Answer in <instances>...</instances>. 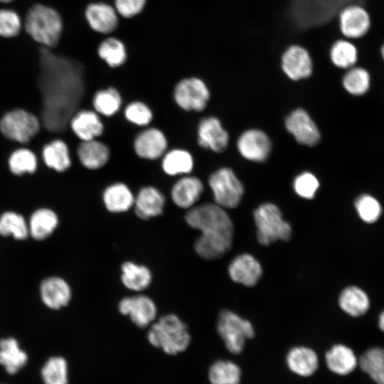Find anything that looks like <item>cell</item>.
Here are the masks:
<instances>
[{
    "label": "cell",
    "mask_w": 384,
    "mask_h": 384,
    "mask_svg": "<svg viewBox=\"0 0 384 384\" xmlns=\"http://www.w3.org/2000/svg\"><path fill=\"white\" fill-rule=\"evenodd\" d=\"M186 223L201 232L194 242L198 256L213 260L223 256L232 246L233 224L223 208L216 203L194 206L185 214Z\"/></svg>",
    "instance_id": "6da1fadb"
},
{
    "label": "cell",
    "mask_w": 384,
    "mask_h": 384,
    "mask_svg": "<svg viewBox=\"0 0 384 384\" xmlns=\"http://www.w3.org/2000/svg\"><path fill=\"white\" fill-rule=\"evenodd\" d=\"M366 0H294L289 16L296 26L310 28L331 21L346 6L363 5Z\"/></svg>",
    "instance_id": "7a4b0ae2"
},
{
    "label": "cell",
    "mask_w": 384,
    "mask_h": 384,
    "mask_svg": "<svg viewBox=\"0 0 384 384\" xmlns=\"http://www.w3.org/2000/svg\"><path fill=\"white\" fill-rule=\"evenodd\" d=\"M23 27L33 41L43 47L51 49L60 41L63 30V21L56 9L42 4H36L28 11Z\"/></svg>",
    "instance_id": "3957f363"
},
{
    "label": "cell",
    "mask_w": 384,
    "mask_h": 384,
    "mask_svg": "<svg viewBox=\"0 0 384 384\" xmlns=\"http://www.w3.org/2000/svg\"><path fill=\"white\" fill-rule=\"evenodd\" d=\"M147 338L152 346L169 355L184 351L191 341L186 324L174 314L162 316L152 324Z\"/></svg>",
    "instance_id": "277c9868"
},
{
    "label": "cell",
    "mask_w": 384,
    "mask_h": 384,
    "mask_svg": "<svg viewBox=\"0 0 384 384\" xmlns=\"http://www.w3.org/2000/svg\"><path fill=\"white\" fill-rule=\"evenodd\" d=\"M260 244L269 245L278 240L287 241L292 235V227L285 221L279 208L270 203L261 204L253 213Z\"/></svg>",
    "instance_id": "5b68a950"
},
{
    "label": "cell",
    "mask_w": 384,
    "mask_h": 384,
    "mask_svg": "<svg viewBox=\"0 0 384 384\" xmlns=\"http://www.w3.org/2000/svg\"><path fill=\"white\" fill-rule=\"evenodd\" d=\"M38 117L23 108L16 107L0 117V133L6 139L21 144L30 142L39 132Z\"/></svg>",
    "instance_id": "8992f818"
},
{
    "label": "cell",
    "mask_w": 384,
    "mask_h": 384,
    "mask_svg": "<svg viewBox=\"0 0 384 384\" xmlns=\"http://www.w3.org/2000/svg\"><path fill=\"white\" fill-rule=\"evenodd\" d=\"M217 329L226 348L233 354L240 353L247 339L255 336L252 324L230 310H223L218 317Z\"/></svg>",
    "instance_id": "52a82bcc"
},
{
    "label": "cell",
    "mask_w": 384,
    "mask_h": 384,
    "mask_svg": "<svg viewBox=\"0 0 384 384\" xmlns=\"http://www.w3.org/2000/svg\"><path fill=\"white\" fill-rule=\"evenodd\" d=\"M215 203L223 208L237 207L243 196L244 187L229 168H221L213 173L208 179Z\"/></svg>",
    "instance_id": "ba28073f"
},
{
    "label": "cell",
    "mask_w": 384,
    "mask_h": 384,
    "mask_svg": "<svg viewBox=\"0 0 384 384\" xmlns=\"http://www.w3.org/2000/svg\"><path fill=\"white\" fill-rule=\"evenodd\" d=\"M173 97L181 109L201 112L207 106L210 92L203 80L196 77H189L180 80L176 84Z\"/></svg>",
    "instance_id": "9c48e42d"
},
{
    "label": "cell",
    "mask_w": 384,
    "mask_h": 384,
    "mask_svg": "<svg viewBox=\"0 0 384 384\" xmlns=\"http://www.w3.org/2000/svg\"><path fill=\"white\" fill-rule=\"evenodd\" d=\"M41 303L50 310L58 311L65 307L72 298V289L63 277L52 275L43 278L38 285Z\"/></svg>",
    "instance_id": "30bf717a"
},
{
    "label": "cell",
    "mask_w": 384,
    "mask_h": 384,
    "mask_svg": "<svg viewBox=\"0 0 384 384\" xmlns=\"http://www.w3.org/2000/svg\"><path fill=\"white\" fill-rule=\"evenodd\" d=\"M118 308L122 314L128 316L140 328L149 326L157 314L155 302L144 294L124 297L119 302Z\"/></svg>",
    "instance_id": "8fae6325"
},
{
    "label": "cell",
    "mask_w": 384,
    "mask_h": 384,
    "mask_svg": "<svg viewBox=\"0 0 384 384\" xmlns=\"http://www.w3.org/2000/svg\"><path fill=\"white\" fill-rule=\"evenodd\" d=\"M85 18L92 31L104 35L113 33L119 21L114 6L103 1L90 3L85 8Z\"/></svg>",
    "instance_id": "7c38bea8"
},
{
    "label": "cell",
    "mask_w": 384,
    "mask_h": 384,
    "mask_svg": "<svg viewBox=\"0 0 384 384\" xmlns=\"http://www.w3.org/2000/svg\"><path fill=\"white\" fill-rule=\"evenodd\" d=\"M281 67L286 75L293 80L309 77L313 62L309 51L300 45H291L282 53Z\"/></svg>",
    "instance_id": "4fadbf2b"
},
{
    "label": "cell",
    "mask_w": 384,
    "mask_h": 384,
    "mask_svg": "<svg viewBox=\"0 0 384 384\" xmlns=\"http://www.w3.org/2000/svg\"><path fill=\"white\" fill-rule=\"evenodd\" d=\"M361 4H351L338 15L339 28L346 38H358L365 36L370 27V18Z\"/></svg>",
    "instance_id": "5bb4252c"
},
{
    "label": "cell",
    "mask_w": 384,
    "mask_h": 384,
    "mask_svg": "<svg viewBox=\"0 0 384 384\" xmlns=\"http://www.w3.org/2000/svg\"><path fill=\"white\" fill-rule=\"evenodd\" d=\"M133 147L135 154L140 158L156 160L163 156L168 147V141L164 133L156 127L142 130L134 138Z\"/></svg>",
    "instance_id": "9a60e30c"
},
{
    "label": "cell",
    "mask_w": 384,
    "mask_h": 384,
    "mask_svg": "<svg viewBox=\"0 0 384 384\" xmlns=\"http://www.w3.org/2000/svg\"><path fill=\"white\" fill-rule=\"evenodd\" d=\"M287 131L301 144L314 146L320 140L319 131L308 113L297 109L289 114L285 121Z\"/></svg>",
    "instance_id": "2e32d148"
},
{
    "label": "cell",
    "mask_w": 384,
    "mask_h": 384,
    "mask_svg": "<svg viewBox=\"0 0 384 384\" xmlns=\"http://www.w3.org/2000/svg\"><path fill=\"white\" fill-rule=\"evenodd\" d=\"M237 146L244 158L257 162L267 159L272 147L269 137L259 129H249L243 132L238 140Z\"/></svg>",
    "instance_id": "e0dca14e"
},
{
    "label": "cell",
    "mask_w": 384,
    "mask_h": 384,
    "mask_svg": "<svg viewBox=\"0 0 384 384\" xmlns=\"http://www.w3.org/2000/svg\"><path fill=\"white\" fill-rule=\"evenodd\" d=\"M197 134L198 143L203 149L221 152L228 146V134L220 120L215 117L202 119L199 122Z\"/></svg>",
    "instance_id": "ac0fdd59"
},
{
    "label": "cell",
    "mask_w": 384,
    "mask_h": 384,
    "mask_svg": "<svg viewBox=\"0 0 384 384\" xmlns=\"http://www.w3.org/2000/svg\"><path fill=\"white\" fill-rule=\"evenodd\" d=\"M230 279L246 287L255 286L262 274L258 260L250 254L243 253L235 257L228 266Z\"/></svg>",
    "instance_id": "d6986e66"
},
{
    "label": "cell",
    "mask_w": 384,
    "mask_h": 384,
    "mask_svg": "<svg viewBox=\"0 0 384 384\" xmlns=\"http://www.w3.org/2000/svg\"><path fill=\"white\" fill-rule=\"evenodd\" d=\"M59 223V217L54 210L38 207L31 212L28 220L29 235L35 241H45L56 231Z\"/></svg>",
    "instance_id": "ffe728a7"
},
{
    "label": "cell",
    "mask_w": 384,
    "mask_h": 384,
    "mask_svg": "<svg viewBox=\"0 0 384 384\" xmlns=\"http://www.w3.org/2000/svg\"><path fill=\"white\" fill-rule=\"evenodd\" d=\"M166 204L163 193L152 186L142 187L134 197V212L139 218L149 220L162 214Z\"/></svg>",
    "instance_id": "44dd1931"
},
{
    "label": "cell",
    "mask_w": 384,
    "mask_h": 384,
    "mask_svg": "<svg viewBox=\"0 0 384 384\" xmlns=\"http://www.w3.org/2000/svg\"><path fill=\"white\" fill-rule=\"evenodd\" d=\"M203 191V184L201 179L188 174L175 182L171 190V196L176 206L188 210L195 206Z\"/></svg>",
    "instance_id": "7402d4cb"
},
{
    "label": "cell",
    "mask_w": 384,
    "mask_h": 384,
    "mask_svg": "<svg viewBox=\"0 0 384 384\" xmlns=\"http://www.w3.org/2000/svg\"><path fill=\"white\" fill-rule=\"evenodd\" d=\"M70 127L81 141L95 139L104 132V124L99 114L90 110H82L73 114L70 120Z\"/></svg>",
    "instance_id": "603a6c76"
},
{
    "label": "cell",
    "mask_w": 384,
    "mask_h": 384,
    "mask_svg": "<svg viewBox=\"0 0 384 384\" xmlns=\"http://www.w3.org/2000/svg\"><path fill=\"white\" fill-rule=\"evenodd\" d=\"M28 356L12 336L0 338V365L9 375H15L28 363Z\"/></svg>",
    "instance_id": "cb8c5ba5"
},
{
    "label": "cell",
    "mask_w": 384,
    "mask_h": 384,
    "mask_svg": "<svg viewBox=\"0 0 384 384\" xmlns=\"http://www.w3.org/2000/svg\"><path fill=\"white\" fill-rule=\"evenodd\" d=\"M77 156L81 165L88 170L104 167L110 157L109 147L97 139L81 141L77 148Z\"/></svg>",
    "instance_id": "d4e9b609"
},
{
    "label": "cell",
    "mask_w": 384,
    "mask_h": 384,
    "mask_svg": "<svg viewBox=\"0 0 384 384\" xmlns=\"http://www.w3.org/2000/svg\"><path fill=\"white\" fill-rule=\"evenodd\" d=\"M134 196L129 187L122 182L107 186L102 193V201L106 209L112 213L129 210L134 206Z\"/></svg>",
    "instance_id": "484cf974"
},
{
    "label": "cell",
    "mask_w": 384,
    "mask_h": 384,
    "mask_svg": "<svg viewBox=\"0 0 384 384\" xmlns=\"http://www.w3.org/2000/svg\"><path fill=\"white\" fill-rule=\"evenodd\" d=\"M41 156L48 168L58 173L68 170L72 164L69 147L60 139H55L46 144L42 148Z\"/></svg>",
    "instance_id": "4316f807"
},
{
    "label": "cell",
    "mask_w": 384,
    "mask_h": 384,
    "mask_svg": "<svg viewBox=\"0 0 384 384\" xmlns=\"http://www.w3.org/2000/svg\"><path fill=\"white\" fill-rule=\"evenodd\" d=\"M286 362L292 372L303 377L313 375L319 366L316 353L311 348L305 346L290 349L287 355Z\"/></svg>",
    "instance_id": "83f0119b"
},
{
    "label": "cell",
    "mask_w": 384,
    "mask_h": 384,
    "mask_svg": "<svg viewBox=\"0 0 384 384\" xmlns=\"http://www.w3.org/2000/svg\"><path fill=\"white\" fill-rule=\"evenodd\" d=\"M0 237L23 242L30 237L28 220L14 210H5L0 213Z\"/></svg>",
    "instance_id": "f1b7e54d"
},
{
    "label": "cell",
    "mask_w": 384,
    "mask_h": 384,
    "mask_svg": "<svg viewBox=\"0 0 384 384\" xmlns=\"http://www.w3.org/2000/svg\"><path fill=\"white\" fill-rule=\"evenodd\" d=\"M338 304L345 313L357 317L368 311L370 302L368 295L363 289L357 286H349L341 291Z\"/></svg>",
    "instance_id": "f546056e"
},
{
    "label": "cell",
    "mask_w": 384,
    "mask_h": 384,
    "mask_svg": "<svg viewBox=\"0 0 384 384\" xmlns=\"http://www.w3.org/2000/svg\"><path fill=\"white\" fill-rule=\"evenodd\" d=\"M325 359L328 368L341 375L350 373L357 365V358L353 351L343 344L332 346L326 352Z\"/></svg>",
    "instance_id": "4dcf8cb0"
},
{
    "label": "cell",
    "mask_w": 384,
    "mask_h": 384,
    "mask_svg": "<svg viewBox=\"0 0 384 384\" xmlns=\"http://www.w3.org/2000/svg\"><path fill=\"white\" fill-rule=\"evenodd\" d=\"M194 166L191 154L183 149L176 148L168 151L162 156L161 169L171 176L189 174Z\"/></svg>",
    "instance_id": "1f68e13d"
},
{
    "label": "cell",
    "mask_w": 384,
    "mask_h": 384,
    "mask_svg": "<svg viewBox=\"0 0 384 384\" xmlns=\"http://www.w3.org/2000/svg\"><path fill=\"white\" fill-rule=\"evenodd\" d=\"M121 281L127 289L140 292L146 289L152 280L150 270L132 261L124 262L121 266Z\"/></svg>",
    "instance_id": "d6a6232c"
},
{
    "label": "cell",
    "mask_w": 384,
    "mask_h": 384,
    "mask_svg": "<svg viewBox=\"0 0 384 384\" xmlns=\"http://www.w3.org/2000/svg\"><path fill=\"white\" fill-rule=\"evenodd\" d=\"M7 166L10 173L15 176L33 174L38 169V158L31 149L20 147L10 153Z\"/></svg>",
    "instance_id": "836d02e7"
},
{
    "label": "cell",
    "mask_w": 384,
    "mask_h": 384,
    "mask_svg": "<svg viewBox=\"0 0 384 384\" xmlns=\"http://www.w3.org/2000/svg\"><path fill=\"white\" fill-rule=\"evenodd\" d=\"M97 51L99 58L112 68L122 66L127 58L125 44L122 40L114 36H109L102 40Z\"/></svg>",
    "instance_id": "e575fe53"
},
{
    "label": "cell",
    "mask_w": 384,
    "mask_h": 384,
    "mask_svg": "<svg viewBox=\"0 0 384 384\" xmlns=\"http://www.w3.org/2000/svg\"><path fill=\"white\" fill-rule=\"evenodd\" d=\"M122 103L119 92L113 87L97 90L92 98L94 110L105 117L114 115L121 108Z\"/></svg>",
    "instance_id": "d590c367"
},
{
    "label": "cell",
    "mask_w": 384,
    "mask_h": 384,
    "mask_svg": "<svg viewBox=\"0 0 384 384\" xmlns=\"http://www.w3.org/2000/svg\"><path fill=\"white\" fill-rule=\"evenodd\" d=\"M329 55L335 66L348 69L353 67L358 60V50L350 41L339 39L332 44Z\"/></svg>",
    "instance_id": "8d00e7d4"
},
{
    "label": "cell",
    "mask_w": 384,
    "mask_h": 384,
    "mask_svg": "<svg viewBox=\"0 0 384 384\" xmlns=\"http://www.w3.org/2000/svg\"><path fill=\"white\" fill-rule=\"evenodd\" d=\"M240 367L230 361H217L208 371L211 384H240Z\"/></svg>",
    "instance_id": "74e56055"
},
{
    "label": "cell",
    "mask_w": 384,
    "mask_h": 384,
    "mask_svg": "<svg viewBox=\"0 0 384 384\" xmlns=\"http://www.w3.org/2000/svg\"><path fill=\"white\" fill-rule=\"evenodd\" d=\"M361 368L378 384H384V348L375 347L360 358Z\"/></svg>",
    "instance_id": "f35d334b"
},
{
    "label": "cell",
    "mask_w": 384,
    "mask_h": 384,
    "mask_svg": "<svg viewBox=\"0 0 384 384\" xmlns=\"http://www.w3.org/2000/svg\"><path fill=\"white\" fill-rule=\"evenodd\" d=\"M44 384H68V368L66 360L61 356H51L41 369Z\"/></svg>",
    "instance_id": "ab89813d"
},
{
    "label": "cell",
    "mask_w": 384,
    "mask_h": 384,
    "mask_svg": "<svg viewBox=\"0 0 384 384\" xmlns=\"http://www.w3.org/2000/svg\"><path fill=\"white\" fill-rule=\"evenodd\" d=\"M370 75L361 67H352L345 73L342 84L351 95L361 96L365 95L370 87Z\"/></svg>",
    "instance_id": "60d3db41"
},
{
    "label": "cell",
    "mask_w": 384,
    "mask_h": 384,
    "mask_svg": "<svg viewBox=\"0 0 384 384\" xmlns=\"http://www.w3.org/2000/svg\"><path fill=\"white\" fill-rule=\"evenodd\" d=\"M354 206L358 217L366 223H375L382 215L380 203L370 194L360 195L356 199Z\"/></svg>",
    "instance_id": "b9f144b4"
},
{
    "label": "cell",
    "mask_w": 384,
    "mask_h": 384,
    "mask_svg": "<svg viewBox=\"0 0 384 384\" xmlns=\"http://www.w3.org/2000/svg\"><path fill=\"white\" fill-rule=\"evenodd\" d=\"M124 114L128 122L139 127L149 124L153 119L151 108L144 102L138 100L129 103Z\"/></svg>",
    "instance_id": "7bdbcfd3"
},
{
    "label": "cell",
    "mask_w": 384,
    "mask_h": 384,
    "mask_svg": "<svg viewBox=\"0 0 384 384\" xmlns=\"http://www.w3.org/2000/svg\"><path fill=\"white\" fill-rule=\"evenodd\" d=\"M23 23L18 14L10 9H0V37L14 38L17 36Z\"/></svg>",
    "instance_id": "ee69618b"
},
{
    "label": "cell",
    "mask_w": 384,
    "mask_h": 384,
    "mask_svg": "<svg viewBox=\"0 0 384 384\" xmlns=\"http://www.w3.org/2000/svg\"><path fill=\"white\" fill-rule=\"evenodd\" d=\"M293 187L300 197L311 199L319 187V182L312 174L304 172L295 178Z\"/></svg>",
    "instance_id": "f6af8a7d"
},
{
    "label": "cell",
    "mask_w": 384,
    "mask_h": 384,
    "mask_svg": "<svg viewBox=\"0 0 384 384\" xmlns=\"http://www.w3.org/2000/svg\"><path fill=\"white\" fill-rule=\"evenodd\" d=\"M146 4V0H114L113 6L119 17L132 18L140 14Z\"/></svg>",
    "instance_id": "bcb514c9"
},
{
    "label": "cell",
    "mask_w": 384,
    "mask_h": 384,
    "mask_svg": "<svg viewBox=\"0 0 384 384\" xmlns=\"http://www.w3.org/2000/svg\"><path fill=\"white\" fill-rule=\"evenodd\" d=\"M378 326L384 332V311H383L378 317Z\"/></svg>",
    "instance_id": "7dc6e473"
},
{
    "label": "cell",
    "mask_w": 384,
    "mask_h": 384,
    "mask_svg": "<svg viewBox=\"0 0 384 384\" xmlns=\"http://www.w3.org/2000/svg\"><path fill=\"white\" fill-rule=\"evenodd\" d=\"M14 0H0L1 3L6 4L13 1Z\"/></svg>",
    "instance_id": "c3c4849f"
},
{
    "label": "cell",
    "mask_w": 384,
    "mask_h": 384,
    "mask_svg": "<svg viewBox=\"0 0 384 384\" xmlns=\"http://www.w3.org/2000/svg\"><path fill=\"white\" fill-rule=\"evenodd\" d=\"M381 54H382L383 58L384 60V44L383 45V46L381 48Z\"/></svg>",
    "instance_id": "681fc988"
}]
</instances>
